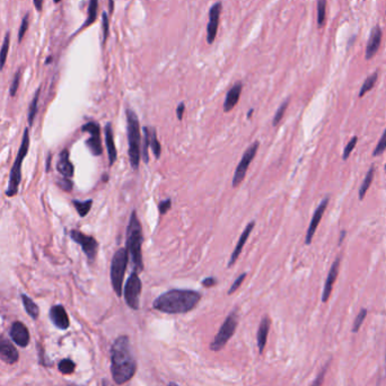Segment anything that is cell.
<instances>
[{"instance_id": "1", "label": "cell", "mask_w": 386, "mask_h": 386, "mask_svg": "<svg viewBox=\"0 0 386 386\" xmlns=\"http://www.w3.org/2000/svg\"><path fill=\"white\" fill-rule=\"evenodd\" d=\"M137 370V362L130 348L127 336H121L114 341L111 348V373L117 385L127 383Z\"/></svg>"}, {"instance_id": "2", "label": "cell", "mask_w": 386, "mask_h": 386, "mask_svg": "<svg viewBox=\"0 0 386 386\" xmlns=\"http://www.w3.org/2000/svg\"><path fill=\"white\" fill-rule=\"evenodd\" d=\"M201 299V294L189 289H172L154 301L153 307L166 314H184L192 310Z\"/></svg>"}, {"instance_id": "3", "label": "cell", "mask_w": 386, "mask_h": 386, "mask_svg": "<svg viewBox=\"0 0 386 386\" xmlns=\"http://www.w3.org/2000/svg\"><path fill=\"white\" fill-rule=\"evenodd\" d=\"M143 242V227H141V223L138 218L136 210H133L131 216H130L127 228V246H125V249L128 251L129 257L131 258L136 271H143L144 269Z\"/></svg>"}, {"instance_id": "4", "label": "cell", "mask_w": 386, "mask_h": 386, "mask_svg": "<svg viewBox=\"0 0 386 386\" xmlns=\"http://www.w3.org/2000/svg\"><path fill=\"white\" fill-rule=\"evenodd\" d=\"M127 128L129 141V159L132 168L138 169L141 158V136L140 124L136 113L132 110H127Z\"/></svg>"}, {"instance_id": "5", "label": "cell", "mask_w": 386, "mask_h": 386, "mask_svg": "<svg viewBox=\"0 0 386 386\" xmlns=\"http://www.w3.org/2000/svg\"><path fill=\"white\" fill-rule=\"evenodd\" d=\"M29 149H30V130L29 128H26L24 130V135H23L22 144L17 153L16 159H15L13 167L10 169L8 188H7L6 190V195L9 196V198L15 196L18 193L19 184H21V181H22V165L27 155V153H29Z\"/></svg>"}, {"instance_id": "6", "label": "cell", "mask_w": 386, "mask_h": 386, "mask_svg": "<svg viewBox=\"0 0 386 386\" xmlns=\"http://www.w3.org/2000/svg\"><path fill=\"white\" fill-rule=\"evenodd\" d=\"M129 262V253L125 247L119 249L111 262V282L114 291L117 296L121 297L122 295V285H123V279L127 270V266Z\"/></svg>"}, {"instance_id": "7", "label": "cell", "mask_w": 386, "mask_h": 386, "mask_svg": "<svg viewBox=\"0 0 386 386\" xmlns=\"http://www.w3.org/2000/svg\"><path fill=\"white\" fill-rule=\"evenodd\" d=\"M238 324V316L236 310L232 312L228 315L225 322L223 323V325L220 326L217 336L215 337L214 341L210 345V349L214 351H219L220 349H223L225 345L228 342V340L233 337L236 328Z\"/></svg>"}, {"instance_id": "8", "label": "cell", "mask_w": 386, "mask_h": 386, "mask_svg": "<svg viewBox=\"0 0 386 386\" xmlns=\"http://www.w3.org/2000/svg\"><path fill=\"white\" fill-rule=\"evenodd\" d=\"M141 290H143V283L138 275V272L136 270L132 271V273L130 274L129 279L127 280V283L124 286V299L127 302L128 306L132 309H139V299L141 295Z\"/></svg>"}, {"instance_id": "9", "label": "cell", "mask_w": 386, "mask_h": 386, "mask_svg": "<svg viewBox=\"0 0 386 386\" xmlns=\"http://www.w3.org/2000/svg\"><path fill=\"white\" fill-rule=\"evenodd\" d=\"M259 146H260V143L259 141H257V143L252 144L250 147L246 149L245 153H244L242 159L238 163L237 167H236L235 173H234V177H233V187L234 188L238 187V185L242 183V181L244 180V177H245V175H246L247 169H249L250 164L252 163V160L254 159L255 155H257Z\"/></svg>"}, {"instance_id": "10", "label": "cell", "mask_w": 386, "mask_h": 386, "mask_svg": "<svg viewBox=\"0 0 386 386\" xmlns=\"http://www.w3.org/2000/svg\"><path fill=\"white\" fill-rule=\"evenodd\" d=\"M70 237L74 242L79 244L82 249V252L86 254L89 261H94L96 259L97 251H98V242L93 236H88L80 231L73 230L70 232Z\"/></svg>"}, {"instance_id": "11", "label": "cell", "mask_w": 386, "mask_h": 386, "mask_svg": "<svg viewBox=\"0 0 386 386\" xmlns=\"http://www.w3.org/2000/svg\"><path fill=\"white\" fill-rule=\"evenodd\" d=\"M81 130L84 132L89 133V138L86 141V145L89 148L90 153L95 156H100L103 153L102 148V140H101V129L96 122H87L81 127Z\"/></svg>"}, {"instance_id": "12", "label": "cell", "mask_w": 386, "mask_h": 386, "mask_svg": "<svg viewBox=\"0 0 386 386\" xmlns=\"http://www.w3.org/2000/svg\"><path fill=\"white\" fill-rule=\"evenodd\" d=\"M329 201H330L329 196H325V198L321 201V203L318 204V207L316 208V209H315L312 220H310V223H309V230H307V233H306V237H305L306 245H309V244L312 243L313 237L315 235V232H316L318 225H320L323 215H324L326 208H328Z\"/></svg>"}, {"instance_id": "13", "label": "cell", "mask_w": 386, "mask_h": 386, "mask_svg": "<svg viewBox=\"0 0 386 386\" xmlns=\"http://www.w3.org/2000/svg\"><path fill=\"white\" fill-rule=\"evenodd\" d=\"M222 9H223V3L219 1L214 3L209 10V22H208V26H207V42L209 43V44H212L216 37H217L219 18H220V14H222Z\"/></svg>"}, {"instance_id": "14", "label": "cell", "mask_w": 386, "mask_h": 386, "mask_svg": "<svg viewBox=\"0 0 386 386\" xmlns=\"http://www.w3.org/2000/svg\"><path fill=\"white\" fill-rule=\"evenodd\" d=\"M340 265H341V257H338L334 262L331 266V269L329 271L328 277H326V280L324 283V289H323V294H322V302L326 303L329 301V298L331 296V293L333 290V286L337 281L339 271H340Z\"/></svg>"}, {"instance_id": "15", "label": "cell", "mask_w": 386, "mask_h": 386, "mask_svg": "<svg viewBox=\"0 0 386 386\" xmlns=\"http://www.w3.org/2000/svg\"><path fill=\"white\" fill-rule=\"evenodd\" d=\"M10 338L17 346L26 347L30 342V332L22 322H15L10 328Z\"/></svg>"}, {"instance_id": "16", "label": "cell", "mask_w": 386, "mask_h": 386, "mask_svg": "<svg viewBox=\"0 0 386 386\" xmlns=\"http://www.w3.org/2000/svg\"><path fill=\"white\" fill-rule=\"evenodd\" d=\"M18 352L10 342L0 336V359L7 364H15L18 360Z\"/></svg>"}, {"instance_id": "17", "label": "cell", "mask_w": 386, "mask_h": 386, "mask_svg": "<svg viewBox=\"0 0 386 386\" xmlns=\"http://www.w3.org/2000/svg\"><path fill=\"white\" fill-rule=\"evenodd\" d=\"M50 318L58 329L66 330L69 328L68 314L62 305H56L50 309Z\"/></svg>"}, {"instance_id": "18", "label": "cell", "mask_w": 386, "mask_h": 386, "mask_svg": "<svg viewBox=\"0 0 386 386\" xmlns=\"http://www.w3.org/2000/svg\"><path fill=\"white\" fill-rule=\"evenodd\" d=\"M382 29L378 25H376L370 32V38L367 43V48H366V59L369 60L375 57L378 49H380L381 42H382Z\"/></svg>"}, {"instance_id": "19", "label": "cell", "mask_w": 386, "mask_h": 386, "mask_svg": "<svg viewBox=\"0 0 386 386\" xmlns=\"http://www.w3.org/2000/svg\"><path fill=\"white\" fill-rule=\"evenodd\" d=\"M254 226H255V222H251V223L249 224V225H247V226L245 227V230L243 231L242 235L239 236L238 242H237V244H236V246H235V250L233 251V253H232V255H231L230 261H228V266H227L228 268H231L232 266L234 265V263L236 262V260L238 259L239 254L242 253L243 247H244V245H245V243H246V241H247V238L250 237V235H251V233H252V231H253Z\"/></svg>"}, {"instance_id": "20", "label": "cell", "mask_w": 386, "mask_h": 386, "mask_svg": "<svg viewBox=\"0 0 386 386\" xmlns=\"http://www.w3.org/2000/svg\"><path fill=\"white\" fill-rule=\"evenodd\" d=\"M57 169L60 174L67 177V179H72L75 173V168L72 161L69 158V152L67 149H64L59 155V159L57 163Z\"/></svg>"}, {"instance_id": "21", "label": "cell", "mask_w": 386, "mask_h": 386, "mask_svg": "<svg viewBox=\"0 0 386 386\" xmlns=\"http://www.w3.org/2000/svg\"><path fill=\"white\" fill-rule=\"evenodd\" d=\"M242 88H243L242 82L238 81L236 82L230 90H228L225 102H224V111L230 112L235 108L236 104L238 103L239 97H241Z\"/></svg>"}, {"instance_id": "22", "label": "cell", "mask_w": 386, "mask_h": 386, "mask_svg": "<svg viewBox=\"0 0 386 386\" xmlns=\"http://www.w3.org/2000/svg\"><path fill=\"white\" fill-rule=\"evenodd\" d=\"M104 135H105V145H106V148H108V154H109V163H110V166H112V165L116 163L117 154H116V144H114L111 123H108L105 125Z\"/></svg>"}, {"instance_id": "23", "label": "cell", "mask_w": 386, "mask_h": 386, "mask_svg": "<svg viewBox=\"0 0 386 386\" xmlns=\"http://www.w3.org/2000/svg\"><path fill=\"white\" fill-rule=\"evenodd\" d=\"M269 330H270V318L268 316H265L262 318L261 323H260L259 330H258V347H259V351L263 352V349L267 345V340H268V334H269Z\"/></svg>"}, {"instance_id": "24", "label": "cell", "mask_w": 386, "mask_h": 386, "mask_svg": "<svg viewBox=\"0 0 386 386\" xmlns=\"http://www.w3.org/2000/svg\"><path fill=\"white\" fill-rule=\"evenodd\" d=\"M146 129H147L148 136H149V147L152 148V151H153L154 155H155L156 158H159L160 154H161V147H160L158 139H157L156 130L154 128H149V127H146Z\"/></svg>"}, {"instance_id": "25", "label": "cell", "mask_w": 386, "mask_h": 386, "mask_svg": "<svg viewBox=\"0 0 386 386\" xmlns=\"http://www.w3.org/2000/svg\"><path fill=\"white\" fill-rule=\"evenodd\" d=\"M374 174H375V166L374 165H372L370 166V168L368 169L367 174H366L364 181H362V183L360 185V189H359V200H362L365 198L366 193H367V191L369 190L370 185H372L373 183V180H374Z\"/></svg>"}, {"instance_id": "26", "label": "cell", "mask_w": 386, "mask_h": 386, "mask_svg": "<svg viewBox=\"0 0 386 386\" xmlns=\"http://www.w3.org/2000/svg\"><path fill=\"white\" fill-rule=\"evenodd\" d=\"M22 301H23V305H24V309L27 312V314H29L32 318H34V320H37V318L39 317V314H40L39 306L35 304V303L29 296H26V295H22Z\"/></svg>"}, {"instance_id": "27", "label": "cell", "mask_w": 386, "mask_h": 386, "mask_svg": "<svg viewBox=\"0 0 386 386\" xmlns=\"http://www.w3.org/2000/svg\"><path fill=\"white\" fill-rule=\"evenodd\" d=\"M10 46V33L7 32L3 39L1 49H0V72L3 69V67L6 65L7 57H8V51Z\"/></svg>"}, {"instance_id": "28", "label": "cell", "mask_w": 386, "mask_h": 386, "mask_svg": "<svg viewBox=\"0 0 386 386\" xmlns=\"http://www.w3.org/2000/svg\"><path fill=\"white\" fill-rule=\"evenodd\" d=\"M40 93H41V87L37 90V93H35V95H34L33 100H32V103H31L30 108H29V114H27V121H29L30 127H32L35 116H37L38 106H39V98H40Z\"/></svg>"}, {"instance_id": "29", "label": "cell", "mask_w": 386, "mask_h": 386, "mask_svg": "<svg viewBox=\"0 0 386 386\" xmlns=\"http://www.w3.org/2000/svg\"><path fill=\"white\" fill-rule=\"evenodd\" d=\"M377 78H378V72H375L373 75H370V76L366 78V80L364 81V84H362L361 88L359 90L358 96L362 97L366 93H368L369 90H372L374 88V86H375V84H376Z\"/></svg>"}, {"instance_id": "30", "label": "cell", "mask_w": 386, "mask_h": 386, "mask_svg": "<svg viewBox=\"0 0 386 386\" xmlns=\"http://www.w3.org/2000/svg\"><path fill=\"white\" fill-rule=\"evenodd\" d=\"M97 10H98V0H90L89 5H88L87 21L84 23V25H82V27H88L89 25H92L93 23L96 21Z\"/></svg>"}, {"instance_id": "31", "label": "cell", "mask_w": 386, "mask_h": 386, "mask_svg": "<svg viewBox=\"0 0 386 386\" xmlns=\"http://www.w3.org/2000/svg\"><path fill=\"white\" fill-rule=\"evenodd\" d=\"M75 208L78 212V215L80 217H85V216L88 215V212L90 210V208L93 206V200H86V201H78V200H74L73 201Z\"/></svg>"}, {"instance_id": "32", "label": "cell", "mask_w": 386, "mask_h": 386, "mask_svg": "<svg viewBox=\"0 0 386 386\" xmlns=\"http://www.w3.org/2000/svg\"><path fill=\"white\" fill-rule=\"evenodd\" d=\"M326 0H317V25L322 27L325 24Z\"/></svg>"}, {"instance_id": "33", "label": "cell", "mask_w": 386, "mask_h": 386, "mask_svg": "<svg viewBox=\"0 0 386 386\" xmlns=\"http://www.w3.org/2000/svg\"><path fill=\"white\" fill-rule=\"evenodd\" d=\"M367 313L368 312H367V309H362L360 312L358 313L356 320H354V322H353V326H352V332L353 333H356V332H358V331L360 330L362 323H364L366 316H367Z\"/></svg>"}, {"instance_id": "34", "label": "cell", "mask_w": 386, "mask_h": 386, "mask_svg": "<svg viewBox=\"0 0 386 386\" xmlns=\"http://www.w3.org/2000/svg\"><path fill=\"white\" fill-rule=\"evenodd\" d=\"M75 367H76V365L70 359H64L59 362V370L62 374H72L75 370Z\"/></svg>"}, {"instance_id": "35", "label": "cell", "mask_w": 386, "mask_h": 386, "mask_svg": "<svg viewBox=\"0 0 386 386\" xmlns=\"http://www.w3.org/2000/svg\"><path fill=\"white\" fill-rule=\"evenodd\" d=\"M289 105V100H287L283 102V103L280 105V108L278 109V111L275 112V116L273 117V121H272V125H278L279 122L281 121V119L283 117V116H285V112L287 108H288Z\"/></svg>"}, {"instance_id": "36", "label": "cell", "mask_w": 386, "mask_h": 386, "mask_svg": "<svg viewBox=\"0 0 386 386\" xmlns=\"http://www.w3.org/2000/svg\"><path fill=\"white\" fill-rule=\"evenodd\" d=\"M357 143H358V137L354 136L351 138V140H350L349 143L347 144L346 148L344 149V154H342V158H344V160H347L349 158V156L351 155V153L354 149V147H356Z\"/></svg>"}, {"instance_id": "37", "label": "cell", "mask_w": 386, "mask_h": 386, "mask_svg": "<svg viewBox=\"0 0 386 386\" xmlns=\"http://www.w3.org/2000/svg\"><path fill=\"white\" fill-rule=\"evenodd\" d=\"M385 151H386V129L384 130L383 135H382L380 141H378V144L376 145V148L374 149L373 156L376 157L378 155H382Z\"/></svg>"}, {"instance_id": "38", "label": "cell", "mask_w": 386, "mask_h": 386, "mask_svg": "<svg viewBox=\"0 0 386 386\" xmlns=\"http://www.w3.org/2000/svg\"><path fill=\"white\" fill-rule=\"evenodd\" d=\"M29 25H30V15L27 14L24 16V18H23L21 27H19V32H18V41L19 42H22L23 39H24L26 31L29 30Z\"/></svg>"}, {"instance_id": "39", "label": "cell", "mask_w": 386, "mask_h": 386, "mask_svg": "<svg viewBox=\"0 0 386 386\" xmlns=\"http://www.w3.org/2000/svg\"><path fill=\"white\" fill-rule=\"evenodd\" d=\"M21 75H22L21 70H18L17 74L15 75L13 82H11L10 90H9V93H10V96H11V97H14L15 95H16L17 89H18V87H19V82H21Z\"/></svg>"}, {"instance_id": "40", "label": "cell", "mask_w": 386, "mask_h": 386, "mask_svg": "<svg viewBox=\"0 0 386 386\" xmlns=\"http://www.w3.org/2000/svg\"><path fill=\"white\" fill-rule=\"evenodd\" d=\"M144 133H145V138H144V148H143V159L145 163H148L149 161V157H148V147H149V136H148V131L146 127L144 128Z\"/></svg>"}, {"instance_id": "41", "label": "cell", "mask_w": 386, "mask_h": 386, "mask_svg": "<svg viewBox=\"0 0 386 386\" xmlns=\"http://www.w3.org/2000/svg\"><path fill=\"white\" fill-rule=\"evenodd\" d=\"M245 278H246V273H245V272H243L241 275H239V277H238L237 279H236V280L234 281L233 285H232V287L230 288V290H228V295L234 294L235 291L237 290V289L239 288V287H241L242 282L244 281V279H245Z\"/></svg>"}, {"instance_id": "42", "label": "cell", "mask_w": 386, "mask_h": 386, "mask_svg": "<svg viewBox=\"0 0 386 386\" xmlns=\"http://www.w3.org/2000/svg\"><path fill=\"white\" fill-rule=\"evenodd\" d=\"M329 365H330V362H328V364H326V365L324 366V367L322 368L321 373L318 374V375H317V377H316V378H315V381H314V383L312 384V386H322V384H323V381H324V376H325V374H326V372H328V367H329Z\"/></svg>"}, {"instance_id": "43", "label": "cell", "mask_w": 386, "mask_h": 386, "mask_svg": "<svg viewBox=\"0 0 386 386\" xmlns=\"http://www.w3.org/2000/svg\"><path fill=\"white\" fill-rule=\"evenodd\" d=\"M58 185L60 187L62 190H65L67 192L72 191L73 190V182L70 181V179H67V177H64L62 180H59L58 181Z\"/></svg>"}, {"instance_id": "44", "label": "cell", "mask_w": 386, "mask_h": 386, "mask_svg": "<svg viewBox=\"0 0 386 386\" xmlns=\"http://www.w3.org/2000/svg\"><path fill=\"white\" fill-rule=\"evenodd\" d=\"M171 207H172V201H171V199L164 200V201L159 202V204H158L159 214H160V215L166 214V212H167L169 209H171Z\"/></svg>"}, {"instance_id": "45", "label": "cell", "mask_w": 386, "mask_h": 386, "mask_svg": "<svg viewBox=\"0 0 386 386\" xmlns=\"http://www.w3.org/2000/svg\"><path fill=\"white\" fill-rule=\"evenodd\" d=\"M103 35H104V42L109 37V17L108 14L103 13Z\"/></svg>"}, {"instance_id": "46", "label": "cell", "mask_w": 386, "mask_h": 386, "mask_svg": "<svg viewBox=\"0 0 386 386\" xmlns=\"http://www.w3.org/2000/svg\"><path fill=\"white\" fill-rule=\"evenodd\" d=\"M216 283H217V280H216V278L208 277V278H206L202 281V286L206 287V288H210V287L216 286Z\"/></svg>"}, {"instance_id": "47", "label": "cell", "mask_w": 386, "mask_h": 386, "mask_svg": "<svg viewBox=\"0 0 386 386\" xmlns=\"http://www.w3.org/2000/svg\"><path fill=\"white\" fill-rule=\"evenodd\" d=\"M184 111H185V105H184V103H181V104H179V106H177V109H176L177 119H179V120H182V117H183V114H184Z\"/></svg>"}, {"instance_id": "48", "label": "cell", "mask_w": 386, "mask_h": 386, "mask_svg": "<svg viewBox=\"0 0 386 386\" xmlns=\"http://www.w3.org/2000/svg\"><path fill=\"white\" fill-rule=\"evenodd\" d=\"M43 2H44V0H33V3H34L35 8H37L39 11L42 10Z\"/></svg>"}, {"instance_id": "49", "label": "cell", "mask_w": 386, "mask_h": 386, "mask_svg": "<svg viewBox=\"0 0 386 386\" xmlns=\"http://www.w3.org/2000/svg\"><path fill=\"white\" fill-rule=\"evenodd\" d=\"M346 234H347V232H346V231H342V232H341V233H340V238H339V244H341L342 241H344V238H345Z\"/></svg>"}, {"instance_id": "50", "label": "cell", "mask_w": 386, "mask_h": 386, "mask_svg": "<svg viewBox=\"0 0 386 386\" xmlns=\"http://www.w3.org/2000/svg\"><path fill=\"white\" fill-rule=\"evenodd\" d=\"M252 113H253V110H250V112H249V114H247V117H251V116H252Z\"/></svg>"}, {"instance_id": "51", "label": "cell", "mask_w": 386, "mask_h": 386, "mask_svg": "<svg viewBox=\"0 0 386 386\" xmlns=\"http://www.w3.org/2000/svg\"><path fill=\"white\" fill-rule=\"evenodd\" d=\"M168 386H179V385H177L176 383H169Z\"/></svg>"}, {"instance_id": "52", "label": "cell", "mask_w": 386, "mask_h": 386, "mask_svg": "<svg viewBox=\"0 0 386 386\" xmlns=\"http://www.w3.org/2000/svg\"><path fill=\"white\" fill-rule=\"evenodd\" d=\"M60 1H61V0H53V2H54V3H59Z\"/></svg>"}, {"instance_id": "53", "label": "cell", "mask_w": 386, "mask_h": 386, "mask_svg": "<svg viewBox=\"0 0 386 386\" xmlns=\"http://www.w3.org/2000/svg\"><path fill=\"white\" fill-rule=\"evenodd\" d=\"M70 386H79V385H70Z\"/></svg>"}, {"instance_id": "54", "label": "cell", "mask_w": 386, "mask_h": 386, "mask_svg": "<svg viewBox=\"0 0 386 386\" xmlns=\"http://www.w3.org/2000/svg\"><path fill=\"white\" fill-rule=\"evenodd\" d=\"M385 171H386V164H385Z\"/></svg>"}, {"instance_id": "55", "label": "cell", "mask_w": 386, "mask_h": 386, "mask_svg": "<svg viewBox=\"0 0 386 386\" xmlns=\"http://www.w3.org/2000/svg\"><path fill=\"white\" fill-rule=\"evenodd\" d=\"M385 359H386V356H385Z\"/></svg>"}]
</instances>
